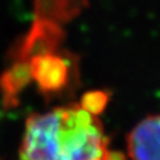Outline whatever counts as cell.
<instances>
[{"label": "cell", "instance_id": "6da1fadb", "mask_svg": "<svg viewBox=\"0 0 160 160\" xmlns=\"http://www.w3.org/2000/svg\"><path fill=\"white\" fill-rule=\"evenodd\" d=\"M107 151L98 117L69 105L27 118L19 160H105Z\"/></svg>", "mask_w": 160, "mask_h": 160}, {"label": "cell", "instance_id": "7a4b0ae2", "mask_svg": "<svg viewBox=\"0 0 160 160\" xmlns=\"http://www.w3.org/2000/svg\"><path fill=\"white\" fill-rule=\"evenodd\" d=\"M29 78L37 82L44 95H56L61 92L68 81V67L66 58L51 53H41L32 58L30 66H27Z\"/></svg>", "mask_w": 160, "mask_h": 160}, {"label": "cell", "instance_id": "3957f363", "mask_svg": "<svg viewBox=\"0 0 160 160\" xmlns=\"http://www.w3.org/2000/svg\"><path fill=\"white\" fill-rule=\"evenodd\" d=\"M128 154L131 160H160V115L144 118L130 131Z\"/></svg>", "mask_w": 160, "mask_h": 160}, {"label": "cell", "instance_id": "277c9868", "mask_svg": "<svg viewBox=\"0 0 160 160\" xmlns=\"http://www.w3.org/2000/svg\"><path fill=\"white\" fill-rule=\"evenodd\" d=\"M108 100V96L105 92H91L88 95H86L81 102V106L87 110L88 112H91L92 115H98L106 106Z\"/></svg>", "mask_w": 160, "mask_h": 160}]
</instances>
